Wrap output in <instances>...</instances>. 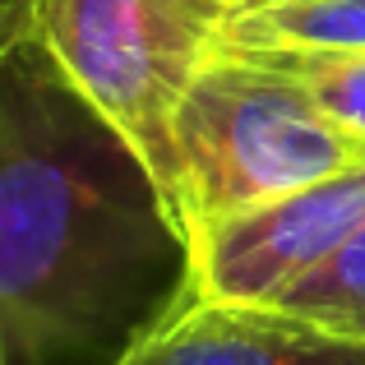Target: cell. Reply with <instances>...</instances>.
Masks as SVG:
<instances>
[{
    "label": "cell",
    "mask_w": 365,
    "mask_h": 365,
    "mask_svg": "<svg viewBox=\"0 0 365 365\" xmlns=\"http://www.w3.org/2000/svg\"><path fill=\"white\" fill-rule=\"evenodd\" d=\"M185 287L139 153L33 37L0 56V329L28 361L125 347Z\"/></svg>",
    "instance_id": "obj_1"
},
{
    "label": "cell",
    "mask_w": 365,
    "mask_h": 365,
    "mask_svg": "<svg viewBox=\"0 0 365 365\" xmlns=\"http://www.w3.org/2000/svg\"><path fill=\"white\" fill-rule=\"evenodd\" d=\"M365 167V143L338 130L301 83L217 51L176 111V222L195 236L292 190Z\"/></svg>",
    "instance_id": "obj_2"
},
{
    "label": "cell",
    "mask_w": 365,
    "mask_h": 365,
    "mask_svg": "<svg viewBox=\"0 0 365 365\" xmlns=\"http://www.w3.org/2000/svg\"><path fill=\"white\" fill-rule=\"evenodd\" d=\"M241 0H37L33 33L70 88L139 153L176 217V111ZM180 227V222H176Z\"/></svg>",
    "instance_id": "obj_3"
},
{
    "label": "cell",
    "mask_w": 365,
    "mask_h": 365,
    "mask_svg": "<svg viewBox=\"0 0 365 365\" xmlns=\"http://www.w3.org/2000/svg\"><path fill=\"white\" fill-rule=\"evenodd\" d=\"M365 227V167L292 190L185 241V287L208 301H277Z\"/></svg>",
    "instance_id": "obj_4"
},
{
    "label": "cell",
    "mask_w": 365,
    "mask_h": 365,
    "mask_svg": "<svg viewBox=\"0 0 365 365\" xmlns=\"http://www.w3.org/2000/svg\"><path fill=\"white\" fill-rule=\"evenodd\" d=\"M116 365H365V338L268 301L176 292V301L116 351Z\"/></svg>",
    "instance_id": "obj_5"
},
{
    "label": "cell",
    "mask_w": 365,
    "mask_h": 365,
    "mask_svg": "<svg viewBox=\"0 0 365 365\" xmlns=\"http://www.w3.org/2000/svg\"><path fill=\"white\" fill-rule=\"evenodd\" d=\"M217 46L222 51H264V46L365 51V0H255V5H236Z\"/></svg>",
    "instance_id": "obj_6"
},
{
    "label": "cell",
    "mask_w": 365,
    "mask_h": 365,
    "mask_svg": "<svg viewBox=\"0 0 365 365\" xmlns=\"http://www.w3.org/2000/svg\"><path fill=\"white\" fill-rule=\"evenodd\" d=\"M222 51V46H217ZM259 61L268 70L301 83L305 98L324 111L338 130L365 143V51H338V46H264V51H232Z\"/></svg>",
    "instance_id": "obj_7"
},
{
    "label": "cell",
    "mask_w": 365,
    "mask_h": 365,
    "mask_svg": "<svg viewBox=\"0 0 365 365\" xmlns=\"http://www.w3.org/2000/svg\"><path fill=\"white\" fill-rule=\"evenodd\" d=\"M268 305H282V310L305 314L324 329L365 338V227L356 236H347L314 273H305L301 282L287 287Z\"/></svg>",
    "instance_id": "obj_8"
},
{
    "label": "cell",
    "mask_w": 365,
    "mask_h": 365,
    "mask_svg": "<svg viewBox=\"0 0 365 365\" xmlns=\"http://www.w3.org/2000/svg\"><path fill=\"white\" fill-rule=\"evenodd\" d=\"M33 9L37 0H0V56L33 37Z\"/></svg>",
    "instance_id": "obj_9"
},
{
    "label": "cell",
    "mask_w": 365,
    "mask_h": 365,
    "mask_svg": "<svg viewBox=\"0 0 365 365\" xmlns=\"http://www.w3.org/2000/svg\"><path fill=\"white\" fill-rule=\"evenodd\" d=\"M5 356H9V342H5V329H0V365H5Z\"/></svg>",
    "instance_id": "obj_10"
},
{
    "label": "cell",
    "mask_w": 365,
    "mask_h": 365,
    "mask_svg": "<svg viewBox=\"0 0 365 365\" xmlns=\"http://www.w3.org/2000/svg\"><path fill=\"white\" fill-rule=\"evenodd\" d=\"M241 5H255V0H241Z\"/></svg>",
    "instance_id": "obj_11"
}]
</instances>
